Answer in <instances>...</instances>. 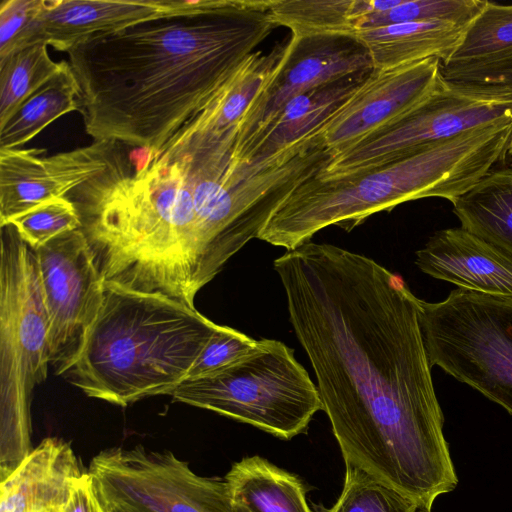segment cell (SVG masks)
<instances>
[{
	"label": "cell",
	"mask_w": 512,
	"mask_h": 512,
	"mask_svg": "<svg viewBox=\"0 0 512 512\" xmlns=\"http://www.w3.org/2000/svg\"><path fill=\"white\" fill-rule=\"evenodd\" d=\"M88 472L108 509L144 512H238L224 479L203 477L171 451L143 445L112 447L96 454Z\"/></svg>",
	"instance_id": "obj_10"
},
{
	"label": "cell",
	"mask_w": 512,
	"mask_h": 512,
	"mask_svg": "<svg viewBox=\"0 0 512 512\" xmlns=\"http://www.w3.org/2000/svg\"><path fill=\"white\" fill-rule=\"evenodd\" d=\"M507 154H508V155L511 157V159H512V136H511V139H510L509 144H508Z\"/></svg>",
	"instance_id": "obj_35"
},
{
	"label": "cell",
	"mask_w": 512,
	"mask_h": 512,
	"mask_svg": "<svg viewBox=\"0 0 512 512\" xmlns=\"http://www.w3.org/2000/svg\"><path fill=\"white\" fill-rule=\"evenodd\" d=\"M258 340L228 326L218 325L186 379L222 369L256 349Z\"/></svg>",
	"instance_id": "obj_31"
},
{
	"label": "cell",
	"mask_w": 512,
	"mask_h": 512,
	"mask_svg": "<svg viewBox=\"0 0 512 512\" xmlns=\"http://www.w3.org/2000/svg\"><path fill=\"white\" fill-rule=\"evenodd\" d=\"M84 473L69 442L47 437L1 479L0 512H64Z\"/></svg>",
	"instance_id": "obj_18"
},
{
	"label": "cell",
	"mask_w": 512,
	"mask_h": 512,
	"mask_svg": "<svg viewBox=\"0 0 512 512\" xmlns=\"http://www.w3.org/2000/svg\"><path fill=\"white\" fill-rule=\"evenodd\" d=\"M353 0H269L272 18L293 36L350 34Z\"/></svg>",
	"instance_id": "obj_25"
},
{
	"label": "cell",
	"mask_w": 512,
	"mask_h": 512,
	"mask_svg": "<svg viewBox=\"0 0 512 512\" xmlns=\"http://www.w3.org/2000/svg\"><path fill=\"white\" fill-rule=\"evenodd\" d=\"M49 316L34 250L0 226V478L32 450L34 388L48 375Z\"/></svg>",
	"instance_id": "obj_6"
},
{
	"label": "cell",
	"mask_w": 512,
	"mask_h": 512,
	"mask_svg": "<svg viewBox=\"0 0 512 512\" xmlns=\"http://www.w3.org/2000/svg\"><path fill=\"white\" fill-rule=\"evenodd\" d=\"M235 139H172L128 173L118 160L70 192L106 286L195 308L196 294L273 212L267 182L235 162Z\"/></svg>",
	"instance_id": "obj_2"
},
{
	"label": "cell",
	"mask_w": 512,
	"mask_h": 512,
	"mask_svg": "<svg viewBox=\"0 0 512 512\" xmlns=\"http://www.w3.org/2000/svg\"><path fill=\"white\" fill-rule=\"evenodd\" d=\"M285 45L277 44L267 54L256 51L247 57L206 107L177 133L222 136L237 128L271 78Z\"/></svg>",
	"instance_id": "obj_20"
},
{
	"label": "cell",
	"mask_w": 512,
	"mask_h": 512,
	"mask_svg": "<svg viewBox=\"0 0 512 512\" xmlns=\"http://www.w3.org/2000/svg\"><path fill=\"white\" fill-rule=\"evenodd\" d=\"M485 2L486 0H401L391 9L361 17L356 23V31L427 20L470 24Z\"/></svg>",
	"instance_id": "obj_28"
},
{
	"label": "cell",
	"mask_w": 512,
	"mask_h": 512,
	"mask_svg": "<svg viewBox=\"0 0 512 512\" xmlns=\"http://www.w3.org/2000/svg\"><path fill=\"white\" fill-rule=\"evenodd\" d=\"M41 0H2L0 4V62L14 52L15 43L39 10Z\"/></svg>",
	"instance_id": "obj_32"
},
{
	"label": "cell",
	"mask_w": 512,
	"mask_h": 512,
	"mask_svg": "<svg viewBox=\"0 0 512 512\" xmlns=\"http://www.w3.org/2000/svg\"><path fill=\"white\" fill-rule=\"evenodd\" d=\"M49 316V363L65 375L78 361L105 296L101 276L80 229L33 249Z\"/></svg>",
	"instance_id": "obj_11"
},
{
	"label": "cell",
	"mask_w": 512,
	"mask_h": 512,
	"mask_svg": "<svg viewBox=\"0 0 512 512\" xmlns=\"http://www.w3.org/2000/svg\"><path fill=\"white\" fill-rule=\"evenodd\" d=\"M0 127V149H18L59 117L79 111V85L68 63Z\"/></svg>",
	"instance_id": "obj_23"
},
{
	"label": "cell",
	"mask_w": 512,
	"mask_h": 512,
	"mask_svg": "<svg viewBox=\"0 0 512 512\" xmlns=\"http://www.w3.org/2000/svg\"><path fill=\"white\" fill-rule=\"evenodd\" d=\"M511 136L512 122H500L366 169L318 174L287 196L257 238L287 251L323 228L350 231L404 202L438 197L452 203L505 158Z\"/></svg>",
	"instance_id": "obj_4"
},
{
	"label": "cell",
	"mask_w": 512,
	"mask_h": 512,
	"mask_svg": "<svg viewBox=\"0 0 512 512\" xmlns=\"http://www.w3.org/2000/svg\"><path fill=\"white\" fill-rule=\"evenodd\" d=\"M115 142L94 141L89 146L51 156L44 149H0V226L50 200L67 197L118 161Z\"/></svg>",
	"instance_id": "obj_14"
},
{
	"label": "cell",
	"mask_w": 512,
	"mask_h": 512,
	"mask_svg": "<svg viewBox=\"0 0 512 512\" xmlns=\"http://www.w3.org/2000/svg\"><path fill=\"white\" fill-rule=\"evenodd\" d=\"M224 481L238 512H313L301 479L260 456L235 462Z\"/></svg>",
	"instance_id": "obj_21"
},
{
	"label": "cell",
	"mask_w": 512,
	"mask_h": 512,
	"mask_svg": "<svg viewBox=\"0 0 512 512\" xmlns=\"http://www.w3.org/2000/svg\"><path fill=\"white\" fill-rule=\"evenodd\" d=\"M441 68L440 59L428 58L394 68L373 69L320 131L333 158L421 105L437 87Z\"/></svg>",
	"instance_id": "obj_13"
},
{
	"label": "cell",
	"mask_w": 512,
	"mask_h": 512,
	"mask_svg": "<svg viewBox=\"0 0 512 512\" xmlns=\"http://www.w3.org/2000/svg\"><path fill=\"white\" fill-rule=\"evenodd\" d=\"M461 227L512 256V162L452 202Z\"/></svg>",
	"instance_id": "obj_22"
},
{
	"label": "cell",
	"mask_w": 512,
	"mask_h": 512,
	"mask_svg": "<svg viewBox=\"0 0 512 512\" xmlns=\"http://www.w3.org/2000/svg\"><path fill=\"white\" fill-rule=\"evenodd\" d=\"M419 320L431 365L512 415V298L457 288Z\"/></svg>",
	"instance_id": "obj_8"
},
{
	"label": "cell",
	"mask_w": 512,
	"mask_h": 512,
	"mask_svg": "<svg viewBox=\"0 0 512 512\" xmlns=\"http://www.w3.org/2000/svg\"><path fill=\"white\" fill-rule=\"evenodd\" d=\"M441 71L451 82L512 95V48L476 61L442 64Z\"/></svg>",
	"instance_id": "obj_30"
},
{
	"label": "cell",
	"mask_w": 512,
	"mask_h": 512,
	"mask_svg": "<svg viewBox=\"0 0 512 512\" xmlns=\"http://www.w3.org/2000/svg\"><path fill=\"white\" fill-rule=\"evenodd\" d=\"M110 512H144V511H140V510H136V509H132V508H127V507H121V506H117V507H112L109 509Z\"/></svg>",
	"instance_id": "obj_34"
},
{
	"label": "cell",
	"mask_w": 512,
	"mask_h": 512,
	"mask_svg": "<svg viewBox=\"0 0 512 512\" xmlns=\"http://www.w3.org/2000/svg\"><path fill=\"white\" fill-rule=\"evenodd\" d=\"M415 263L458 288L512 298V256L462 227L436 231Z\"/></svg>",
	"instance_id": "obj_17"
},
{
	"label": "cell",
	"mask_w": 512,
	"mask_h": 512,
	"mask_svg": "<svg viewBox=\"0 0 512 512\" xmlns=\"http://www.w3.org/2000/svg\"><path fill=\"white\" fill-rule=\"evenodd\" d=\"M209 3L210 0H41L39 10L18 37L14 52L36 43L68 52L90 38L192 13Z\"/></svg>",
	"instance_id": "obj_15"
},
{
	"label": "cell",
	"mask_w": 512,
	"mask_h": 512,
	"mask_svg": "<svg viewBox=\"0 0 512 512\" xmlns=\"http://www.w3.org/2000/svg\"><path fill=\"white\" fill-rule=\"evenodd\" d=\"M500 122H512V95L454 83L442 74L421 105L334 157L321 175L366 169Z\"/></svg>",
	"instance_id": "obj_9"
},
{
	"label": "cell",
	"mask_w": 512,
	"mask_h": 512,
	"mask_svg": "<svg viewBox=\"0 0 512 512\" xmlns=\"http://www.w3.org/2000/svg\"><path fill=\"white\" fill-rule=\"evenodd\" d=\"M64 512H110L88 471L81 477Z\"/></svg>",
	"instance_id": "obj_33"
},
{
	"label": "cell",
	"mask_w": 512,
	"mask_h": 512,
	"mask_svg": "<svg viewBox=\"0 0 512 512\" xmlns=\"http://www.w3.org/2000/svg\"><path fill=\"white\" fill-rule=\"evenodd\" d=\"M217 327L178 300L105 285L84 349L64 376L86 396L121 407L170 395Z\"/></svg>",
	"instance_id": "obj_5"
},
{
	"label": "cell",
	"mask_w": 512,
	"mask_h": 512,
	"mask_svg": "<svg viewBox=\"0 0 512 512\" xmlns=\"http://www.w3.org/2000/svg\"><path fill=\"white\" fill-rule=\"evenodd\" d=\"M370 70L369 51L355 34L292 35L271 78L241 120L235 147L269 123L294 97Z\"/></svg>",
	"instance_id": "obj_12"
},
{
	"label": "cell",
	"mask_w": 512,
	"mask_h": 512,
	"mask_svg": "<svg viewBox=\"0 0 512 512\" xmlns=\"http://www.w3.org/2000/svg\"><path fill=\"white\" fill-rule=\"evenodd\" d=\"M47 46L45 43L32 44L0 62V127L61 70L63 61H53Z\"/></svg>",
	"instance_id": "obj_24"
},
{
	"label": "cell",
	"mask_w": 512,
	"mask_h": 512,
	"mask_svg": "<svg viewBox=\"0 0 512 512\" xmlns=\"http://www.w3.org/2000/svg\"><path fill=\"white\" fill-rule=\"evenodd\" d=\"M469 24L427 20L360 29L355 36L367 47L373 69H389L438 58L446 63Z\"/></svg>",
	"instance_id": "obj_19"
},
{
	"label": "cell",
	"mask_w": 512,
	"mask_h": 512,
	"mask_svg": "<svg viewBox=\"0 0 512 512\" xmlns=\"http://www.w3.org/2000/svg\"><path fill=\"white\" fill-rule=\"evenodd\" d=\"M363 71L328 82L291 99L243 145L234 148L238 160L266 165L321 129L370 76Z\"/></svg>",
	"instance_id": "obj_16"
},
{
	"label": "cell",
	"mask_w": 512,
	"mask_h": 512,
	"mask_svg": "<svg viewBox=\"0 0 512 512\" xmlns=\"http://www.w3.org/2000/svg\"><path fill=\"white\" fill-rule=\"evenodd\" d=\"M7 224H12L32 249L81 226L78 211L68 197L44 202L12 218Z\"/></svg>",
	"instance_id": "obj_29"
},
{
	"label": "cell",
	"mask_w": 512,
	"mask_h": 512,
	"mask_svg": "<svg viewBox=\"0 0 512 512\" xmlns=\"http://www.w3.org/2000/svg\"><path fill=\"white\" fill-rule=\"evenodd\" d=\"M345 464L431 511L458 477L419 298L375 260L306 241L274 260Z\"/></svg>",
	"instance_id": "obj_1"
},
{
	"label": "cell",
	"mask_w": 512,
	"mask_h": 512,
	"mask_svg": "<svg viewBox=\"0 0 512 512\" xmlns=\"http://www.w3.org/2000/svg\"><path fill=\"white\" fill-rule=\"evenodd\" d=\"M417 512H431V511H428V510H425V509H420V508H418Z\"/></svg>",
	"instance_id": "obj_36"
},
{
	"label": "cell",
	"mask_w": 512,
	"mask_h": 512,
	"mask_svg": "<svg viewBox=\"0 0 512 512\" xmlns=\"http://www.w3.org/2000/svg\"><path fill=\"white\" fill-rule=\"evenodd\" d=\"M342 492L325 512H417L418 506L366 471L345 464Z\"/></svg>",
	"instance_id": "obj_27"
},
{
	"label": "cell",
	"mask_w": 512,
	"mask_h": 512,
	"mask_svg": "<svg viewBox=\"0 0 512 512\" xmlns=\"http://www.w3.org/2000/svg\"><path fill=\"white\" fill-rule=\"evenodd\" d=\"M277 26L269 0H210L76 45L66 53L86 133L152 158Z\"/></svg>",
	"instance_id": "obj_3"
},
{
	"label": "cell",
	"mask_w": 512,
	"mask_h": 512,
	"mask_svg": "<svg viewBox=\"0 0 512 512\" xmlns=\"http://www.w3.org/2000/svg\"><path fill=\"white\" fill-rule=\"evenodd\" d=\"M173 401L206 409L290 440L323 410L317 386L281 341L258 340L255 350L208 375L185 379Z\"/></svg>",
	"instance_id": "obj_7"
},
{
	"label": "cell",
	"mask_w": 512,
	"mask_h": 512,
	"mask_svg": "<svg viewBox=\"0 0 512 512\" xmlns=\"http://www.w3.org/2000/svg\"><path fill=\"white\" fill-rule=\"evenodd\" d=\"M512 48V4L485 2L468 25L450 57L443 63L460 64L480 60Z\"/></svg>",
	"instance_id": "obj_26"
}]
</instances>
